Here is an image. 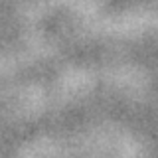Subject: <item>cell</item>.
Masks as SVG:
<instances>
[]
</instances>
